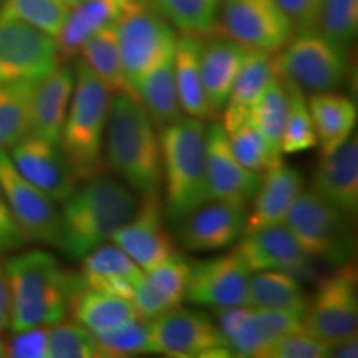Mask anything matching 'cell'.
I'll return each instance as SVG.
<instances>
[{"mask_svg": "<svg viewBox=\"0 0 358 358\" xmlns=\"http://www.w3.org/2000/svg\"><path fill=\"white\" fill-rule=\"evenodd\" d=\"M58 248L70 261H82L108 243L136 211V194L108 173L82 181L62 203Z\"/></svg>", "mask_w": 358, "mask_h": 358, "instance_id": "obj_1", "label": "cell"}, {"mask_svg": "<svg viewBox=\"0 0 358 358\" xmlns=\"http://www.w3.org/2000/svg\"><path fill=\"white\" fill-rule=\"evenodd\" d=\"M105 161L140 198L159 192L161 148L158 129L141 103L128 93L111 95L105 129Z\"/></svg>", "mask_w": 358, "mask_h": 358, "instance_id": "obj_2", "label": "cell"}, {"mask_svg": "<svg viewBox=\"0 0 358 358\" xmlns=\"http://www.w3.org/2000/svg\"><path fill=\"white\" fill-rule=\"evenodd\" d=\"M161 174L164 179V213L176 224L211 201L208 179V127L203 120L182 115L158 129Z\"/></svg>", "mask_w": 358, "mask_h": 358, "instance_id": "obj_3", "label": "cell"}, {"mask_svg": "<svg viewBox=\"0 0 358 358\" xmlns=\"http://www.w3.org/2000/svg\"><path fill=\"white\" fill-rule=\"evenodd\" d=\"M10 289V329L50 327L65 320L69 312L71 274L53 254L42 249L25 250L6 262Z\"/></svg>", "mask_w": 358, "mask_h": 358, "instance_id": "obj_4", "label": "cell"}, {"mask_svg": "<svg viewBox=\"0 0 358 358\" xmlns=\"http://www.w3.org/2000/svg\"><path fill=\"white\" fill-rule=\"evenodd\" d=\"M113 93L80 58L75 87L62 128L60 146L78 182L108 173L105 161V129Z\"/></svg>", "mask_w": 358, "mask_h": 358, "instance_id": "obj_5", "label": "cell"}, {"mask_svg": "<svg viewBox=\"0 0 358 358\" xmlns=\"http://www.w3.org/2000/svg\"><path fill=\"white\" fill-rule=\"evenodd\" d=\"M277 77L303 93L334 92L348 70V47H343L317 29L295 32L274 55Z\"/></svg>", "mask_w": 358, "mask_h": 358, "instance_id": "obj_6", "label": "cell"}, {"mask_svg": "<svg viewBox=\"0 0 358 358\" xmlns=\"http://www.w3.org/2000/svg\"><path fill=\"white\" fill-rule=\"evenodd\" d=\"M284 224L313 261L335 267L352 261L355 250L352 219L312 189L299 192Z\"/></svg>", "mask_w": 358, "mask_h": 358, "instance_id": "obj_7", "label": "cell"}, {"mask_svg": "<svg viewBox=\"0 0 358 358\" xmlns=\"http://www.w3.org/2000/svg\"><path fill=\"white\" fill-rule=\"evenodd\" d=\"M116 35L124 77L133 96L134 83L151 66L173 55L178 35L168 20L156 10L151 0H131L116 22Z\"/></svg>", "mask_w": 358, "mask_h": 358, "instance_id": "obj_8", "label": "cell"}, {"mask_svg": "<svg viewBox=\"0 0 358 358\" xmlns=\"http://www.w3.org/2000/svg\"><path fill=\"white\" fill-rule=\"evenodd\" d=\"M150 353L173 358L232 357L216 322L203 312L174 307L148 320Z\"/></svg>", "mask_w": 358, "mask_h": 358, "instance_id": "obj_9", "label": "cell"}, {"mask_svg": "<svg viewBox=\"0 0 358 358\" xmlns=\"http://www.w3.org/2000/svg\"><path fill=\"white\" fill-rule=\"evenodd\" d=\"M303 330L324 342L357 335L358 330V280L352 261L340 264L334 272L322 277L302 317Z\"/></svg>", "mask_w": 358, "mask_h": 358, "instance_id": "obj_10", "label": "cell"}, {"mask_svg": "<svg viewBox=\"0 0 358 358\" xmlns=\"http://www.w3.org/2000/svg\"><path fill=\"white\" fill-rule=\"evenodd\" d=\"M57 65L55 37L0 12V83L38 82Z\"/></svg>", "mask_w": 358, "mask_h": 358, "instance_id": "obj_11", "label": "cell"}, {"mask_svg": "<svg viewBox=\"0 0 358 358\" xmlns=\"http://www.w3.org/2000/svg\"><path fill=\"white\" fill-rule=\"evenodd\" d=\"M219 17L224 35L245 48L275 53L295 34L279 0H222Z\"/></svg>", "mask_w": 358, "mask_h": 358, "instance_id": "obj_12", "label": "cell"}, {"mask_svg": "<svg viewBox=\"0 0 358 358\" xmlns=\"http://www.w3.org/2000/svg\"><path fill=\"white\" fill-rule=\"evenodd\" d=\"M0 187L8 208L30 243L58 248L60 209L50 196L32 185L13 166L7 151L0 150Z\"/></svg>", "mask_w": 358, "mask_h": 358, "instance_id": "obj_13", "label": "cell"}, {"mask_svg": "<svg viewBox=\"0 0 358 358\" xmlns=\"http://www.w3.org/2000/svg\"><path fill=\"white\" fill-rule=\"evenodd\" d=\"M250 271L237 250L191 262L186 301L211 308L248 306Z\"/></svg>", "mask_w": 358, "mask_h": 358, "instance_id": "obj_14", "label": "cell"}, {"mask_svg": "<svg viewBox=\"0 0 358 358\" xmlns=\"http://www.w3.org/2000/svg\"><path fill=\"white\" fill-rule=\"evenodd\" d=\"M236 250L250 272H284L299 280H312L315 277L313 259L284 222L243 234Z\"/></svg>", "mask_w": 358, "mask_h": 358, "instance_id": "obj_15", "label": "cell"}, {"mask_svg": "<svg viewBox=\"0 0 358 358\" xmlns=\"http://www.w3.org/2000/svg\"><path fill=\"white\" fill-rule=\"evenodd\" d=\"M164 204L159 192L143 196L127 224L111 236V243L124 250L141 271H150L178 250L164 222Z\"/></svg>", "mask_w": 358, "mask_h": 358, "instance_id": "obj_16", "label": "cell"}, {"mask_svg": "<svg viewBox=\"0 0 358 358\" xmlns=\"http://www.w3.org/2000/svg\"><path fill=\"white\" fill-rule=\"evenodd\" d=\"M8 156L22 176L55 203H64L78 186L60 143L47 141L29 133L10 148Z\"/></svg>", "mask_w": 358, "mask_h": 358, "instance_id": "obj_17", "label": "cell"}, {"mask_svg": "<svg viewBox=\"0 0 358 358\" xmlns=\"http://www.w3.org/2000/svg\"><path fill=\"white\" fill-rule=\"evenodd\" d=\"M245 217L248 209L211 199L176 222L178 241L191 252L226 249L244 234Z\"/></svg>", "mask_w": 358, "mask_h": 358, "instance_id": "obj_18", "label": "cell"}, {"mask_svg": "<svg viewBox=\"0 0 358 358\" xmlns=\"http://www.w3.org/2000/svg\"><path fill=\"white\" fill-rule=\"evenodd\" d=\"M208 179L211 198L248 209L261 186L264 173L250 171L232 153L224 124L208 128Z\"/></svg>", "mask_w": 358, "mask_h": 358, "instance_id": "obj_19", "label": "cell"}, {"mask_svg": "<svg viewBox=\"0 0 358 358\" xmlns=\"http://www.w3.org/2000/svg\"><path fill=\"white\" fill-rule=\"evenodd\" d=\"M313 192L353 219L358 213V141L347 138L329 155H322L312 178Z\"/></svg>", "mask_w": 358, "mask_h": 358, "instance_id": "obj_20", "label": "cell"}, {"mask_svg": "<svg viewBox=\"0 0 358 358\" xmlns=\"http://www.w3.org/2000/svg\"><path fill=\"white\" fill-rule=\"evenodd\" d=\"M75 87V70L57 65L35 85L30 113V134L52 143H60L66 111Z\"/></svg>", "mask_w": 358, "mask_h": 358, "instance_id": "obj_21", "label": "cell"}, {"mask_svg": "<svg viewBox=\"0 0 358 358\" xmlns=\"http://www.w3.org/2000/svg\"><path fill=\"white\" fill-rule=\"evenodd\" d=\"M69 312L75 322L92 334L118 329L129 322L141 319L129 299L103 292L85 285L80 272L71 277Z\"/></svg>", "mask_w": 358, "mask_h": 358, "instance_id": "obj_22", "label": "cell"}, {"mask_svg": "<svg viewBox=\"0 0 358 358\" xmlns=\"http://www.w3.org/2000/svg\"><path fill=\"white\" fill-rule=\"evenodd\" d=\"M302 189V173L287 164L280 163L264 173L261 186L250 203L252 209L245 217L244 234L284 222L290 206Z\"/></svg>", "mask_w": 358, "mask_h": 358, "instance_id": "obj_23", "label": "cell"}, {"mask_svg": "<svg viewBox=\"0 0 358 358\" xmlns=\"http://www.w3.org/2000/svg\"><path fill=\"white\" fill-rule=\"evenodd\" d=\"M80 262H82L80 275L85 285L129 301L134 285L145 274V271H141V267L111 241L98 245Z\"/></svg>", "mask_w": 358, "mask_h": 358, "instance_id": "obj_24", "label": "cell"}, {"mask_svg": "<svg viewBox=\"0 0 358 358\" xmlns=\"http://www.w3.org/2000/svg\"><path fill=\"white\" fill-rule=\"evenodd\" d=\"M245 52L248 48L244 45L226 35L203 42L199 57L201 78L209 105L216 115L226 106Z\"/></svg>", "mask_w": 358, "mask_h": 358, "instance_id": "obj_25", "label": "cell"}, {"mask_svg": "<svg viewBox=\"0 0 358 358\" xmlns=\"http://www.w3.org/2000/svg\"><path fill=\"white\" fill-rule=\"evenodd\" d=\"M131 0H85L70 8L60 34L57 35V47L60 58L77 57L82 45L105 27L118 22Z\"/></svg>", "mask_w": 358, "mask_h": 358, "instance_id": "obj_26", "label": "cell"}, {"mask_svg": "<svg viewBox=\"0 0 358 358\" xmlns=\"http://www.w3.org/2000/svg\"><path fill=\"white\" fill-rule=\"evenodd\" d=\"M201 47H203L201 37H194V35L178 37L173 66L182 113L206 122V120L214 118L216 113L209 105L203 87V78H201Z\"/></svg>", "mask_w": 358, "mask_h": 358, "instance_id": "obj_27", "label": "cell"}, {"mask_svg": "<svg viewBox=\"0 0 358 358\" xmlns=\"http://www.w3.org/2000/svg\"><path fill=\"white\" fill-rule=\"evenodd\" d=\"M173 57L174 53L151 66L133 87V96L141 103L156 129L168 127L185 115L174 82Z\"/></svg>", "mask_w": 358, "mask_h": 358, "instance_id": "obj_28", "label": "cell"}, {"mask_svg": "<svg viewBox=\"0 0 358 358\" xmlns=\"http://www.w3.org/2000/svg\"><path fill=\"white\" fill-rule=\"evenodd\" d=\"M317 145L322 155H329L352 136L357 123V106L350 98L335 92L312 93L307 100Z\"/></svg>", "mask_w": 358, "mask_h": 358, "instance_id": "obj_29", "label": "cell"}, {"mask_svg": "<svg viewBox=\"0 0 358 358\" xmlns=\"http://www.w3.org/2000/svg\"><path fill=\"white\" fill-rule=\"evenodd\" d=\"M277 77L274 53L248 48L237 71L231 95L224 106V124L236 122L248 115V108L261 95L267 85Z\"/></svg>", "mask_w": 358, "mask_h": 358, "instance_id": "obj_30", "label": "cell"}, {"mask_svg": "<svg viewBox=\"0 0 358 358\" xmlns=\"http://www.w3.org/2000/svg\"><path fill=\"white\" fill-rule=\"evenodd\" d=\"M306 290L295 277L284 272H250L248 287V306L279 308L297 315L306 313L308 307Z\"/></svg>", "mask_w": 358, "mask_h": 358, "instance_id": "obj_31", "label": "cell"}, {"mask_svg": "<svg viewBox=\"0 0 358 358\" xmlns=\"http://www.w3.org/2000/svg\"><path fill=\"white\" fill-rule=\"evenodd\" d=\"M80 55L87 66L105 83L111 93H129L124 77L122 52H120L116 24L105 27L100 32L90 37L80 48Z\"/></svg>", "mask_w": 358, "mask_h": 358, "instance_id": "obj_32", "label": "cell"}, {"mask_svg": "<svg viewBox=\"0 0 358 358\" xmlns=\"http://www.w3.org/2000/svg\"><path fill=\"white\" fill-rule=\"evenodd\" d=\"M37 82L0 83V150L7 151L30 133L32 98Z\"/></svg>", "mask_w": 358, "mask_h": 358, "instance_id": "obj_33", "label": "cell"}, {"mask_svg": "<svg viewBox=\"0 0 358 358\" xmlns=\"http://www.w3.org/2000/svg\"><path fill=\"white\" fill-rule=\"evenodd\" d=\"M224 124V123H222ZM232 153L239 163L250 171L267 173L268 169L279 166L282 153L272 145L259 129L249 122L248 115L236 122L224 124Z\"/></svg>", "mask_w": 358, "mask_h": 358, "instance_id": "obj_34", "label": "cell"}, {"mask_svg": "<svg viewBox=\"0 0 358 358\" xmlns=\"http://www.w3.org/2000/svg\"><path fill=\"white\" fill-rule=\"evenodd\" d=\"M151 3L181 35L203 38L217 29L222 0H151Z\"/></svg>", "mask_w": 358, "mask_h": 358, "instance_id": "obj_35", "label": "cell"}, {"mask_svg": "<svg viewBox=\"0 0 358 358\" xmlns=\"http://www.w3.org/2000/svg\"><path fill=\"white\" fill-rule=\"evenodd\" d=\"M216 319L232 357H262L267 340L254 319L252 308L249 306L216 308Z\"/></svg>", "mask_w": 358, "mask_h": 358, "instance_id": "obj_36", "label": "cell"}, {"mask_svg": "<svg viewBox=\"0 0 358 358\" xmlns=\"http://www.w3.org/2000/svg\"><path fill=\"white\" fill-rule=\"evenodd\" d=\"M289 115V93L285 85L275 77L267 88L250 103L248 108L249 122L280 150L282 134ZM282 153V151H280Z\"/></svg>", "mask_w": 358, "mask_h": 358, "instance_id": "obj_37", "label": "cell"}, {"mask_svg": "<svg viewBox=\"0 0 358 358\" xmlns=\"http://www.w3.org/2000/svg\"><path fill=\"white\" fill-rule=\"evenodd\" d=\"M289 93V115L285 122L284 134H282L280 151L282 155H297L312 150L317 146V134L313 128L312 115L308 110L306 93L295 85L284 82Z\"/></svg>", "mask_w": 358, "mask_h": 358, "instance_id": "obj_38", "label": "cell"}, {"mask_svg": "<svg viewBox=\"0 0 358 358\" xmlns=\"http://www.w3.org/2000/svg\"><path fill=\"white\" fill-rule=\"evenodd\" d=\"M0 12L57 37L69 17L70 8L65 6L64 0H2Z\"/></svg>", "mask_w": 358, "mask_h": 358, "instance_id": "obj_39", "label": "cell"}, {"mask_svg": "<svg viewBox=\"0 0 358 358\" xmlns=\"http://www.w3.org/2000/svg\"><path fill=\"white\" fill-rule=\"evenodd\" d=\"M100 357L95 335L78 322H58L48 327V358Z\"/></svg>", "mask_w": 358, "mask_h": 358, "instance_id": "obj_40", "label": "cell"}, {"mask_svg": "<svg viewBox=\"0 0 358 358\" xmlns=\"http://www.w3.org/2000/svg\"><path fill=\"white\" fill-rule=\"evenodd\" d=\"M313 29L343 47H350L358 32V0H322Z\"/></svg>", "mask_w": 358, "mask_h": 358, "instance_id": "obj_41", "label": "cell"}, {"mask_svg": "<svg viewBox=\"0 0 358 358\" xmlns=\"http://www.w3.org/2000/svg\"><path fill=\"white\" fill-rule=\"evenodd\" d=\"M191 261L176 252L166 261L145 272L150 284L163 295L173 307L181 306L186 301V290L189 284Z\"/></svg>", "mask_w": 358, "mask_h": 358, "instance_id": "obj_42", "label": "cell"}, {"mask_svg": "<svg viewBox=\"0 0 358 358\" xmlns=\"http://www.w3.org/2000/svg\"><path fill=\"white\" fill-rule=\"evenodd\" d=\"M100 357H131L150 353L148 343V320L138 319L118 329L93 334Z\"/></svg>", "mask_w": 358, "mask_h": 358, "instance_id": "obj_43", "label": "cell"}, {"mask_svg": "<svg viewBox=\"0 0 358 358\" xmlns=\"http://www.w3.org/2000/svg\"><path fill=\"white\" fill-rule=\"evenodd\" d=\"M329 342L299 330L272 340L261 358H324L329 357Z\"/></svg>", "mask_w": 358, "mask_h": 358, "instance_id": "obj_44", "label": "cell"}, {"mask_svg": "<svg viewBox=\"0 0 358 358\" xmlns=\"http://www.w3.org/2000/svg\"><path fill=\"white\" fill-rule=\"evenodd\" d=\"M250 307V306H249ZM252 315L256 319L259 329L267 340V345L272 340L284 337V335L303 330L302 315L297 313L279 310V308H264V307H250ZM264 353V352H262Z\"/></svg>", "mask_w": 358, "mask_h": 358, "instance_id": "obj_45", "label": "cell"}, {"mask_svg": "<svg viewBox=\"0 0 358 358\" xmlns=\"http://www.w3.org/2000/svg\"><path fill=\"white\" fill-rule=\"evenodd\" d=\"M6 348L7 357L48 358V327L19 330Z\"/></svg>", "mask_w": 358, "mask_h": 358, "instance_id": "obj_46", "label": "cell"}, {"mask_svg": "<svg viewBox=\"0 0 358 358\" xmlns=\"http://www.w3.org/2000/svg\"><path fill=\"white\" fill-rule=\"evenodd\" d=\"M131 303L143 320H151L155 319V317L161 315V313L174 308L171 303H169L166 299L150 284V280L146 279L145 274L140 277V280L134 285Z\"/></svg>", "mask_w": 358, "mask_h": 358, "instance_id": "obj_47", "label": "cell"}, {"mask_svg": "<svg viewBox=\"0 0 358 358\" xmlns=\"http://www.w3.org/2000/svg\"><path fill=\"white\" fill-rule=\"evenodd\" d=\"M29 243L30 241L27 239L24 231L17 224L10 208H8L6 196H3L2 187H0V256L15 252Z\"/></svg>", "mask_w": 358, "mask_h": 358, "instance_id": "obj_48", "label": "cell"}, {"mask_svg": "<svg viewBox=\"0 0 358 358\" xmlns=\"http://www.w3.org/2000/svg\"><path fill=\"white\" fill-rule=\"evenodd\" d=\"M279 3L292 20L295 32L315 27L322 0H279Z\"/></svg>", "mask_w": 358, "mask_h": 358, "instance_id": "obj_49", "label": "cell"}, {"mask_svg": "<svg viewBox=\"0 0 358 358\" xmlns=\"http://www.w3.org/2000/svg\"><path fill=\"white\" fill-rule=\"evenodd\" d=\"M10 325V289L6 268L0 266V332Z\"/></svg>", "mask_w": 358, "mask_h": 358, "instance_id": "obj_50", "label": "cell"}, {"mask_svg": "<svg viewBox=\"0 0 358 358\" xmlns=\"http://www.w3.org/2000/svg\"><path fill=\"white\" fill-rule=\"evenodd\" d=\"M358 355V338L357 335L340 338L332 342L329 347V357L332 358H355Z\"/></svg>", "mask_w": 358, "mask_h": 358, "instance_id": "obj_51", "label": "cell"}, {"mask_svg": "<svg viewBox=\"0 0 358 358\" xmlns=\"http://www.w3.org/2000/svg\"><path fill=\"white\" fill-rule=\"evenodd\" d=\"M64 2H65V6L69 7V8H73V7L80 6V3H82V2H85V0H64Z\"/></svg>", "mask_w": 358, "mask_h": 358, "instance_id": "obj_52", "label": "cell"}, {"mask_svg": "<svg viewBox=\"0 0 358 358\" xmlns=\"http://www.w3.org/2000/svg\"><path fill=\"white\" fill-rule=\"evenodd\" d=\"M0 357H7V348H6V343L0 340Z\"/></svg>", "mask_w": 358, "mask_h": 358, "instance_id": "obj_53", "label": "cell"}, {"mask_svg": "<svg viewBox=\"0 0 358 358\" xmlns=\"http://www.w3.org/2000/svg\"><path fill=\"white\" fill-rule=\"evenodd\" d=\"M0 2H2V0H0Z\"/></svg>", "mask_w": 358, "mask_h": 358, "instance_id": "obj_54", "label": "cell"}]
</instances>
